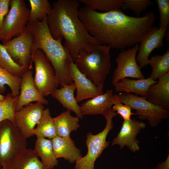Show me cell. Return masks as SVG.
Here are the masks:
<instances>
[{"label":"cell","instance_id":"obj_6","mask_svg":"<svg viewBox=\"0 0 169 169\" xmlns=\"http://www.w3.org/2000/svg\"><path fill=\"white\" fill-rule=\"evenodd\" d=\"M26 139L11 121L0 122V166L2 167L26 148Z\"/></svg>","mask_w":169,"mask_h":169},{"label":"cell","instance_id":"obj_23","mask_svg":"<svg viewBox=\"0 0 169 169\" xmlns=\"http://www.w3.org/2000/svg\"><path fill=\"white\" fill-rule=\"evenodd\" d=\"M71 112L67 110L54 118L57 136L64 138H70L71 132L77 130L79 128V118L72 116Z\"/></svg>","mask_w":169,"mask_h":169},{"label":"cell","instance_id":"obj_13","mask_svg":"<svg viewBox=\"0 0 169 169\" xmlns=\"http://www.w3.org/2000/svg\"><path fill=\"white\" fill-rule=\"evenodd\" d=\"M167 29V28H159L154 26L143 37L139 46L136 58L141 69L148 64L149 57L154 49L164 47L163 39Z\"/></svg>","mask_w":169,"mask_h":169},{"label":"cell","instance_id":"obj_1","mask_svg":"<svg viewBox=\"0 0 169 169\" xmlns=\"http://www.w3.org/2000/svg\"><path fill=\"white\" fill-rule=\"evenodd\" d=\"M79 17L98 44L120 49L140 43L154 28L156 20L152 12L135 17L126 15L120 9L103 13L86 6L79 10Z\"/></svg>","mask_w":169,"mask_h":169},{"label":"cell","instance_id":"obj_27","mask_svg":"<svg viewBox=\"0 0 169 169\" xmlns=\"http://www.w3.org/2000/svg\"><path fill=\"white\" fill-rule=\"evenodd\" d=\"M22 78L14 76L0 66V94L5 91V85L10 87L11 93L14 97L19 95Z\"/></svg>","mask_w":169,"mask_h":169},{"label":"cell","instance_id":"obj_33","mask_svg":"<svg viewBox=\"0 0 169 169\" xmlns=\"http://www.w3.org/2000/svg\"><path fill=\"white\" fill-rule=\"evenodd\" d=\"M159 12V28H168L169 24V0H156Z\"/></svg>","mask_w":169,"mask_h":169},{"label":"cell","instance_id":"obj_32","mask_svg":"<svg viewBox=\"0 0 169 169\" xmlns=\"http://www.w3.org/2000/svg\"><path fill=\"white\" fill-rule=\"evenodd\" d=\"M153 4L150 0H123L122 8L132 11L139 17L142 12Z\"/></svg>","mask_w":169,"mask_h":169},{"label":"cell","instance_id":"obj_8","mask_svg":"<svg viewBox=\"0 0 169 169\" xmlns=\"http://www.w3.org/2000/svg\"><path fill=\"white\" fill-rule=\"evenodd\" d=\"M10 8L0 27V41L10 40L26 29L30 12L23 0H10Z\"/></svg>","mask_w":169,"mask_h":169},{"label":"cell","instance_id":"obj_19","mask_svg":"<svg viewBox=\"0 0 169 169\" xmlns=\"http://www.w3.org/2000/svg\"><path fill=\"white\" fill-rule=\"evenodd\" d=\"M147 100L151 103L169 109V72L149 87Z\"/></svg>","mask_w":169,"mask_h":169},{"label":"cell","instance_id":"obj_2","mask_svg":"<svg viewBox=\"0 0 169 169\" xmlns=\"http://www.w3.org/2000/svg\"><path fill=\"white\" fill-rule=\"evenodd\" d=\"M79 3L75 0H58L54 2L46 21L52 37L65 39L64 46L72 60L80 51H89L99 44L87 32L79 17Z\"/></svg>","mask_w":169,"mask_h":169},{"label":"cell","instance_id":"obj_21","mask_svg":"<svg viewBox=\"0 0 169 169\" xmlns=\"http://www.w3.org/2000/svg\"><path fill=\"white\" fill-rule=\"evenodd\" d=\"M76 87L74 83L61 86L60 88L55 89L50 94L51 96L57 100L67 110L72 111L76 116L82 119L83 115L80 107L74 96Z\"/></svg>","mask_w":169,"mask_h":169},{"label":"cell","instance_id":"obj_22","mask_svg":"<svg viewBox=\"0 0 169 169\" xmlns=\"http://www.w3.org/2000/svg\"><path fill=\"white\" fill-rule=\"evenodd\" d=\"M157 81L149 77L135 80L124 78L112 85L116 92L133 93L141 97H147L149 87Z\"/></svg>","mask_w":169,"mask_h":169},{"label":"cell","instance_id":"obj_16","mask_svg":"<svg viewBox=\"0 0 169 169\" xmlns=\"http://www.w3.org/2000/svg\"><path fill=\"white\" fill-rule=\"evenodd\" d=\"M33 71L28 69L22 76L20 92L16 111L33 102L47 105L48 101L41 95L37 89L33 77Z\"/></svg>","mask_w":169,"mask_h":169},{"label":"cell","instance_id":"obj_15","mask_svg":"<svg viewBox=\"0 0 169 169\" xmlns=\"http://www.w3.org/2000/svg\"><path fill=\"white\" fill-rule=\"evenodd\" d=\"M70 76L74 83L76 90L75 97L77 103L93 98L103 93V88L95 85L78 69L74 62L69 67Z\"/></svg>","mask_w":169,"mask_h":169},{"label":"cell","instance_id":"obj_11","mask_svg":"<svg viewBox=\"0 0 169 169\" xmlns=\"http://www.w3.org/2000/svg\"><path fill=\"white\" fill-rule=\"evenodd\" d=\"M138 44L119 53L115 59L117 67L112 76V84L123 78L130 77L140 79L145 78L136 61Z\"/></svg>","mask_w":169,"mask_h":169},{"label":"cell","instance_id":"obj_29","mask_svg":"<svg viewBox=\"0 0 169 169\" xmlns=\"http://www.w3.org/2000/svg\"><path fill=\"white\" fill-rule=\"evenodd\" d=\"M0 66L13 75L22 77L28 69L20 66L12 59L4 46L0 43Z\"/></svg>","mask_w":169,"mask_h":169},{"label":"cell","instance_id":"obj_36","mask_svg":"<svg viewBox=\"0 0 169 169\" xmlns=\"http://www.w3.org/2000/svg\"><path fill=\"white\" fill-rule=\"evenodd\" d=\"M153 169H169V154L164 161L158 163Z\"/></svg>","mask_w":169,"mask_h":169},{"label":"cell","instance_id":"obj_12","mask_svg":"<svg viewBox=\"0 0 169 169\" xmlns=\"http://www.w3.org/2000/svg\"><path fill=\"white\" fill-rule=\"evenodd\" d=\"M44 109L43 104L36 102L30 103L15 111L14 124L26 139L34 136L33 131Z\"/></svg>","mask_w":169,"mask_h":169},{"label":"cell","instance_id":"obj_14","mask_svg":"<svg viewBox=\"0 0 169 169\" xmlns=\"http://www.w3.org/2000/svg\"><path fill=\"white\" fill-rule=\"evenodd\" d=\"M146 126V124L143 121L134 119L124 120L120 131L112 140L111 145H117L120 149L126 146L133 152L138 151L140 148L139 141L136 139V136Z\"/></svg>","mask_w":169,"mask_h":169},{"label":"cell","instance_id":"obj_10","mask_svg":"<svg viewBox=\"0 0 169 169\" xmlns=\"http://www.w3.org/2000/svg\"><path fill=\"white\" fill-rule=\"evenodd\" d=\"M33 42V36L26 28L19 36L2 44L15 63L32 69L31 49Z\"/></svg>","mask_w":169,"mask_h":169},{"label":"cell","instance_id":"obj_26","mask_svg":"<svg viewBox=\"0 0 169 169\" xmlns=\"http://www.w3.org/2000/svg\"><path fill=\"white\" fill-rule=\"evenodd\" d=\"M148 64L152 68L149 77L156 81L159 78L169 72V49H167L162 55H156L151 57Z\"/></svg>","mask_w":169,"mask_h":169},{"label":"cell","instance_id":"obj_37","mask_svg":"<svg viewBox=\"0 0 169 169\" xmlns=\"http://www.w3.org/2000/svg\"><path fill=\"white\" fill-rule=\"evenodd\" d=\"M5 96L0 94V101L3 100Z\"/></svg>","mask_w":169,"mask_h":169},{"label":"cell","instance_id":"obj_38","mask_svg":"<svg viewBox=\"0 0 169 169\" xmlns=\"http://www.w3.org/2000/svg\"><path fill=\"white\" fill-rule=\"evenodd\" d=\"M2 169H5L4 166H3L2 167Z\"/></svg>","mask_w":169,"mask_h":169},{"label":"cell","instance_id":"obj_25","mask_svg":"<svg viewBox=\"0 0 169 169\" xmlns=\"http://www.w3.org/2000/svg\"><path fill=\"white\" fill-rule=\"evenodd\" d=\"M33 131L34 135L52 139L57 136L54 118L50 114L49 108L44 109L41 116Z\"/></svg>","mask_w":169,"mask_h":169},{"label":"cell","instance_id":"obj_18","mask_svg":"<svg viewBox=\"0 0 169 169\" xmlns=\"http://www.w3.org/2000/svg\"><path fill=\"white\" fill-rule=\"evenodd\" d=\"M51 140L57 159L62 158L73 163L83 157L80 150L75 146L74 141L70 138L57 136Z\"/></svg>","mask_w":169,"mask_h":169},{"label":"cell","instance_id":"obj_7","mask_svg":"<svg viewBox=\"0 0 169 169\" xmlns=\"http://www.w3.org/2000/svg\"><path fill=\"white\" fill-rule=\"evenodd\" d=\"M116 101L128 105L136 110L139 119L147 120L153 127L157 126L163 119H167L169 111L161 106L148 101L147 97H140L132 94L121 92L116 95Z\"/></svg>","mask_w":169,"mask_h":169},{"label":"cell","instance_id":"obj_39","mask_svg":"<svg viewBox=\"0 0 169 169\" xmlns=\"http://www.w3.org/2000/svg\"><path fill=\"white\" fill-rule=\"evenodd\" d=\"M0 169H2V167H1L0 166Z\"/></svg>","mask_w":169,"mask_h":169},{"label":"cell","instance_id":"obj_30","mask_svg":"<svg viewBox=\"0 0 169 169\" xmlns=\"http://www.w3.org/2000/svg\"><path fill=\"white\" fill-rule=\"evenodd\" d=\"M18 96L19 95L14 97L11 93H9L3 100L0 101V122L8 119L14 123V114Z\"/></svg>","mask_w":169,"mask_h":169},{"label":"cell","instance_id":"obj_24","mask_svg":"<svg viewBox=\"0 0 169 169\" xmlns=\"http://www.w3.org/2000/svg\"><path fill=\"white\" fill-rule=\"evenodd\" d=\"M33 150L47 166L53 169L57 166L58 161L54 153L51 139L37 137Z\"/></svg>","mask_w":169,"mask_h":169},{"label":"cell","instance_id":"obj_3","mask_svg":"<svg viewBox=\"0 0 169 169\" xmlns=\"http://www.w3.org/2000/svg\"><path fill=\"white\" fill-rule=\"evenodd\" d=\"M46 17L41 21L28 22L27 24L26 28L33 37L32 56L37 49H41L52 65L59 84L62 86L71 84L73 82L69 73V67L73 61L62 44L63 37L55 39L52 36L47 23Z\"/></svg>","mask_w":169,"mask_h":169},{"label":"cell","instance_id":"obj_34","mask_svg":"<svg viewBox=\"0 0 169 169\" xmlns=\"http://www.w3.org/2000/svg\"><path fill=\"white\" fill-rule=\"evenodd\" d=\"M112 108L113 110L116 111V114L119 115L124 120H129L132 115H136L131 111V109L128 105L118 101L115 102Z\"/></svg>","mask_w":169,"mask_h":169},{"label":"cell","instance_id":"obj_28","mask_svg":"<svg viewBox=\"0 0 169 169\" xmlns=\"http://www.w3.org/2000/svg\"><path fill=\"white\" fill-rule=\"evenodd\" d=\"M31 7L28 22L42 21L51 12L52 7L47 0H29Z\"/></svg>","mask_w":169,"mask_h":169},{"label":"cell","instance_id":"obj_31","mask_svg":"<svg viewBox=\"0 0 169 169\" xmlns=\"http://www.w3.org/2000/svg\"><path fill=\"white\" fill-rule=\"evenodd\" d=\"M79 2L93 10L103 13L120 9L123 4V0H79Z\"/></svg>","mask_w":169,"mask_h":169},{"label":"cell","instance_id":"obj_9","mask_svg":"<svg viewBox=\"0 0 169 169\" xmlns=\"http://www.w3.org/2000/svg\"><path fill=\"white\" fill-rule=\"evenodd\" d=\"M35 65L34 81L38 90L42 96H48L59 85L54 70L44 52L37 49L32 57Z\"/></svg>","mask_w":169,"mask_h":169},{"label":"cell","instance_id":"obj_4","mask_svg":"<svg viewBox=\"0 0 169 169\" xmlns=\"http://www.w3.org/2000/svg\"><path fill=\"white\" fill-rule=\"evenodd\" d=\"M110 49L98 44L89 51L81 49L74 61L81 73L95 85L102 88L111 66Z\"/></svg>","mask_w":169,"mask_h":169},{"label":"cell","instance_id":"obj_17","mask_svg":"<svg viewBox=\"0 0 169 169\" xmlns=\"http://www.w3.org/2000/svg\"><path fill=\"white\" fill-rule=\"evenodd\" d=\"M116 101V95L112 90H107L105 92L93 98L89 99L80 106L83 115L102 114L111 108Z\"/></svg>","mask_w":169,"mask_h":169},{"label":"cell","instance_id":"obj_20","mask_svg":"<svg viewBox=\"0 0 169 169\" xmlns=\"http://www.w3.org/2000/svg\"><path fill=\"white\" fill-rule=\"evenodd\" d=\"M3 166L5 169H53L42 162L34 150L27 148Z\"/></svg>","mask_w":169,"mask_h":169},{"label":"cell","instance_id":"obj_35","mask_svg":"<svg viewBox=\"0 0 169 169\" xmlns=\"http://www.w3.org/2000/svg\"><path fill=\"white\" fill-rule=\"evenodd\" d=\"M10 2V0H0V27L9 11Z\"/></svg>","mask_w":169,"mask_h":169},{"label":"cell","instance_id":"obj_5","mask_svg":"<svg viewBox=\"0 0 169 169\" xmlns=\"http://www.w3.org/2000/svg\"><path fill=\"white\" fill-rule=\"evenodd\" d=\"M102 115L106 120L105 128L96 135L90 132L87 133L85 142L88 149L87 154L75 162L74 169H94L96 159L109 146L110 142L106 141V139L109 132L113 127L112 120L117 114L111 108Z\"/></svg>","mask_w":169,"mask_h":169}]
</instances>
